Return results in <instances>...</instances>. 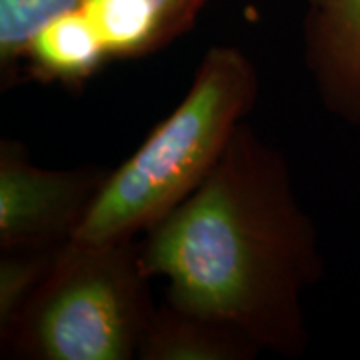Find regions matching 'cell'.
I'll return each instance as SVG.
<instances>
[{
	"label": "cell",
	"mask_w": 360,
	"mask_h": 360,
	"mask_svg": "<svg viewBox=\"0 0 360 360\" xmlns=\"http://www.w3.org/2000/svg\"><path fill=\"white\" fill-rule=\"evenodd\" d=\"M146 234L142 272L167 281L170 304L229 324L260 348H302V295L319 270L314 232L281 155L248 127Z\"/></svg>",
	"instance_id": "6da1fadb"
},
{
	"label": "cell",
	"mask_w": 360,
	"mask_h": 360,
	"mask_svg": "<svg viewBox=\"0 0 360 360\" xmlns=\"http://www.w3.org/2000/svg\"><path fill=\"white\" fill-rule=\"evenodd\" d=\"M255 96L257 75L245 54L210 49L182 103L129 160L104 176L70 238L106 245L150 231L219 165Z\"/></svg>",
	"instance_id": "7a4b0ae2"
},
{
	"label": "cell",
	"mask_w": 360,
	"mask_h": 360,
	"mask_svg": "<svg viewBox=\"0 0 360 360\" xmlns=\"http://www.w3.org/2000/svg\"><path fill=\"white\" fill-rule=\"evenodd\" d=\"M146 278L130 240L68 238L4 336L44 360L130 359L155 314Z\"/></svg>",
	"instance_id": "3957f363"
},
{
	"label": "cell",
	"mask_w": 360,
	"mask_h": 360,
	"mask_svg": "<svg viewBox=\"0 0 360 360\" xmlns=\"http://www.w3.org/2000/svg\"><path fill=\"white\" fill-rule=\"evenodd\" d=\"M103 182L89 172L34 167L22 150L4 144L0 156L2 248L66 243Z\"/></svg>",
	"instance_id": "277c9868"
},
{
	"label": "cell",
	"mask_w": 360,
	"mask_h": 360,
	"mask_svg": "<svg viewBox=\"0 0 360 360\" xmlns=\"http://www.w3.org/2000/svg\"><path fill=\"white\" fill-rule=\"evenodd\" d=\"M312 68L326 103L360 120V0H321L310 34Z\"/></svg>",
	"instance_id": "5b68a950"
},
{
	"label": "cell",
	"mask_w": 360,
	"mask_h": 360,
	"mask_svg": "<svg viewBox=\"0 0 360 360\" xmlns=\"http://www.w3.org/2000/svg\"><path fill=\"white\" fill-rule=\"evenodd\" d=\"M258 345L229 324L210 321L167 302L155 310L142 336L144 360H238L252 356Z\"/></svg>",
	"instance_id": "8992f818"
},
{
	"label": "cell",
	"mask_w": 360,
	"mask_h": 360,
	"mask_svg": "<svg viewBox=\"0 0 360 360\" xmlns=\"http://www.w3.org/2000/svg\"><path fill=\"white\" fill-rule=\"evenodd\" d=\"M22 58L42 80L80 82L108 60L98 32L80 8L60 14L26 44Z\"/></svg>",
	"instance_id": "52a82bcc"
},
{
	"label": "cell",
	"mask_w": 360,
	"mask_h": 360,
	"mask_svg": "<svg viewBox=\"0 0 360 360\" xmlns=\"http://www.w3.org/2000/svg\"><path fill=\"white\" fill-rule=\"evenodd\" d=\"M60 245L6 248L0 260V324L11 326L51 269Z\"/></svg>",
	"instance_id": "ba28073f"
},
{
	"label": "cell",
	"mask_w": 360,
	"mask_h": 360,
	"mask_svg": "<svg viewBox=\"0 0 360 360\" xmlns=\"http://www.w3.org/2000/svg\"><path fill=\"white\" fill-rule=\"evenodd\" d=\"M82 0H0L2 63L22 58L26 44L46 22L80 6Z\"/></svg>",
	"instance_id": "9c48e42d"
},
{
	"label": "cell",
	"mask_w": 360,
	"mask_h": 360,
	"mask_svg": "<svg viewBox=\"0 0 360 360\" xmlns=\"http://www.w3.org/2000/svg\"><path fill=\"white\" fill-rule=\"evenodd\" d=\"M148 2L162 18L170 37L184 32V28L193 22L196 13L205 4V0H148Z\"/></svg>",
	"instance_id": "30bf717a"
},
{
	"label": "cell",
	"mask_w": 360,
	"mask_h": 360,
	"mask_svg": "<svg viewBox=\"0 0 360 360\" xmlns=\"http://www.w3.org/2000/svg\"><path fill=\"white\" fill-rule=\"evenodd\" d=\"M312 2H314V4H319V2H321V0H312Z\"/></svg>",
	"instance_id": "8fae6325"
}]
</instances>
